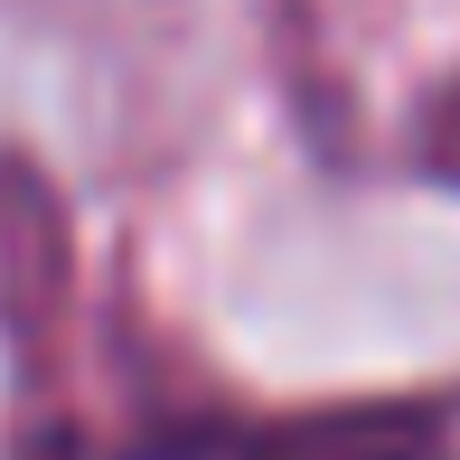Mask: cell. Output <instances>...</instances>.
I'll return each mask as SVG.
<instances>
[{
    "label": "cell",
    "mask_w": 460,
    "mask_h": 460,
    "mask_svg": "<svg viewBox=\"0 0 460 460\" xmlns=\"http://www.w3.org/2000/svg\"><path fill=\"white\" fill-rule=\"evenodd\" d=\"M226 460H442L432 413L413 404H358V413H301L254 442H226Z\"/></svg>",
    "instance_id": "6da1fadb"
}]
</instances>
